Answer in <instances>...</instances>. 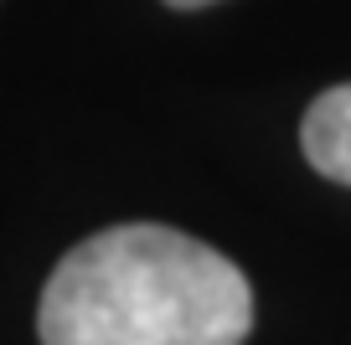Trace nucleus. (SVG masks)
I'll list each match as a JSON object with an SVG mask.
<instances>
[{"mask_svg": "<svg viewBox=\"0 0 351 345\" xmlns=\"http://www.w3.org/2000/svg\"><path fill=\"white\" fill-rule=\"evenodd\" d=\"M300 144H305V160L315 165L326 181L351 186V83L326 88V93L305 108Z\"/></svg>", "mask_w": 351, "mask_h": 345, "instance_id": "obj_2", "label": "nucleus"}, {"mask_svg": "<svg viewBox=\"0 0 351 345\" xmlns=\"http://www.w3.org/2000/svg\"><path fill=\"white\" fill-rule=\"evenodd\" d=\"M165 5H176V11H202V5H212V0H165Z\"/></svg>", "mask_w": 351, "mask_h": 345, "instance_id": "obj_3", "label": "nucleus"}, {"mask_svg": "<svg viewBox=\"0 0 351 345\" xmlns=\"http://www.w3.org/2000/svg\"><path fill=\"white\" fill-rule=\"evenodd\" d=\"M253 289L232 258L160 222L83 238L36 309L42 345H243Z\"/></svg>", "mask_w": 351, "mask_h": 345, "instance_id": "obj_1", "label": "nucleus"}]
</instances>
